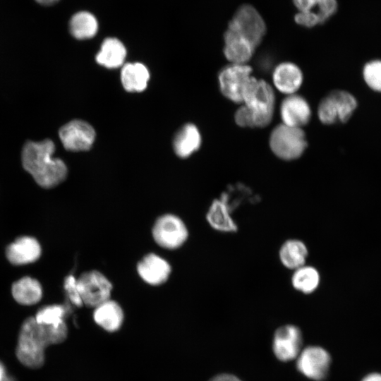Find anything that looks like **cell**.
Listing matches in <instances>:
<instances>
[{
    "label": "cell",
    "instance_id": "cell-1",
    "mask_svg": "<svg viewBox=\"0 0 381 381\" xmlns=\"http://www.w3.org/2000/svg\"><path fill=\"white\" fill-rule=\"evenodd\" d=\"M68 334L65 324L54 327L38 323L34 317L27 318L20 329L16 356L25 366L37 369L44 363V351L50 344L63 342Z\"/></svg>",
    "mask_w": 381,
    "mask_h": 381
},
{
    "label": "cell",
    "instance_id": "cell-2",
    "mask_svg": "<svg viewBox=\"0 0 381 381\" xmlns=\"http://www.w3.org/2000/svg\"><path fill=\"white\" fill-rule=\"evenodd\" d=\"M54 143L49 139L28 141L22 150L23 168L42 188H53L65 180L68 169L63 160L54 158Z\"/></svg>",
    "mask_w": 381,
    "mask_h": 381
},
{
    "label": "cell",
    "instance_id": "cell-3",
    "mask_svg": "<svg viewBox=\"0 0 381 381\" xmlns=\"http://www.w3.org/2000/svg\"><path fill=\"white\" fill-rule=\"evenodd\" d=\"M275 95L271 85L264 80L252 77L243 97V104L234 114L241 127L263 128L272 121Z\"/></svg>",
    "mask_w": 381,
    "mask_h": 381
},
{
    "label": "cell",
    "instance_id": "cell-4",
    "mask_svg": "<svg viewBox=\"0 0 381 381\" xmlns=\"http://www.w3.org/2000/svg\"><path fill=\"white\" fill-rule=\"evenodd\" d=\"M269 145L277 157L291 161L299 158L303 154L308 143L301 128L281 123L272 131Z\"/></svg>",
    "mask_w": 381,
    "mask_h": 381
},
{
    "label": "cell",
    "instance_id": "cell-5",
    "mask_svg": "<svg viewBox=\"0 0 381 381\" xmlns=\"http://www.w3.org/2000/svg\"><path fill=\"white\" fill-rule=\"evenodd\" d=\"M357 107L356 98L344 90H334L320 102L318 115L326 125L346 122Z\"/></svg>",
    "mask_w": 381,
    "mask_h": 381
},
{
    "label": "cell",
    "instance_id": "cell-6",
    "mask_svg": "<svg viewBox=\"0 0 381 381\" xmlns=\"http://www.w3.org/2000/svg\"><path fill=\"white\" fill-rule=\"evenodd\" d=\"M228 29L249 41L255 48L262 42L266 25L263 18L251 5L241 6L230 20Z\"/></svg>",
    "mask_w": 381,
    "mask_h": 381
},
{
    "label": "cell",
    "instance_id": "cell-7",
    "mask_svg": "<svg viewBox=\"0 0 381 381\" xmlns=\"http://www.w3.org/2000/svg\"><path fill=\"white\" fill-rule=\"evenodd\" d=\"M248 64H230L219 73L218 83L222 94L234 103H243L245 90L253 75Z\"/></svg>",
    "mask_w": 381,
    "mask_h": 381
},
{
    "label": "cell",
    "instance_id": "cell-8",
    "mask_svg": "<svg viewBox=\"0 0 381 381\" xmlns=\"http://www.w3.org/2000/svg\"><path fill=\"white\" fill-rule=\"evenodd\" d=\"M152 234L157 244L168 250L180 248L188 236V231L183 221L173 214L159 217L152 226Z\"/></svg>",
    "mask_w": 381,
    "mask_h": 381
},
{
    "label": "cell",
    "instance_id": "cell-9",
    "mask_svg": "<svg viewBox=\"0 0 381 381\" xmlns=\"http://www.w3.org/2000/svg\"><path fill=\"white\" fill-rule=\"evenodd\" d=\"M80 296L83 305L95 308L110 299L112 284L100 272L90 270L77 279Z\"/></svg>",
    "mask_w": 381,
    "mask_h": 381
},
{
    "label": "cell",
    "instance_id": "cell-10",
    "mask_svg": "<svg viewBox=\"0 0 381 381\" xmlns=\"http://www.w3.org/2000/svg\"><path fill=\"white\" fill-rule=\"evenodd\" d=\"M59 136L67 150L85 151L94 143L95 131L88 123L76 119L63 126L59 131Z\"/></svg>",
    "mask_w": 381,
    "mask_h": 381
},
{
    "label": "cell",
    "instance_id": "cell-11",
    "mask_svg": "<svg viewBox=\"0 0 381 381\" xmlns=\"http://www.w3.org/2000/svg\"><path fill=\"white\" fill-rule=\"evenodd\" d=\"M331 358L324 349L308 346L299 355L296 366L298 371L307 377L321 380L327 375Z\"/></svg>",
    "mask_w": 381,
    "mask_h": 381
},
{
    "label": "cell",
    "instance_id": "cell-12",
    "mask_svg": "<svg viewBox=\"0 0 381 381\" xmlns=\"http://www.w3.org/2000/svg\"><path fill=\"white\" fill-rule=\"evenodd\" d=\"M301 344L300 329L294 325H284L275 332L273 351L278 359L288 361L298 356Z\"/></svg>",
    "mask_w": 381,
    "mask_h": 381
},
{
    "label": "cell",
    "instance_id": "cell-13",
    "mask_svg": "<svg viewBox=\"0 0 381 381\" xmlns=\"http://www.w3.org/2000/svg\"><path fill=\"white\" fill-rule=\"evenodd\" d=\"M282 123L301 128L308 123L311 118V109L308 101L297 94L289 95L279 107Z\"/></svg>",
    "mask_w": 381,
    "mask_h": 381
},
{
    "label": "cell",
    "instance_id": "cell-14",
    "mask_svg": "<svg viewBox=\"0 0 381 381\" xmlns=\"http://www.w3.org/2000/svg\"><path fill=\"white\" fill-rule=\"evenodd\" d=\"M136 267L140 278L152 286L164 284L171 272V265L165 259L152 253L145 255L138 262Z\"/></svg>",
    "mask_w": 381,
    "mask_h": 381
},
{
    "label": "cell",
    "instance_id": "cell-15",
    "mask_svg": "<svg viewBox=\"0 0 381 381\" xmlns=\"http://www.w3.org/2000/svg\"><path fill=\"white\" fill-rule=\"evenodd\" d=\"M303 80L301 70L291 62L280 63L272 73V80L275 87L287 95L295 94L301 86Z\"/></svg>",
    "mask_w": 381,
    "mask_h": 381
},
{
    "label": "cell",
    "instance_id": "cell-16",
    "mask_svg": "<svg viewBox=\"0 0 381 381\" xmlns=\"http://www.w3.org/2000/svg\"><path fill=\"white\" fill-rule=\"evenodd\" d=\"M224 54L231 64H247L255 47L246 38L227 29L224 35Z\"/></svg>",
    "mask_w": 381,
    "mask_h": 381
},
{
    "label": "cell",
    "instance_id": "cell-17",
    "mask_svg": "<svg viewBox=\"0 0 381 381\" xmlns=\"http://www.w3.org/2000/svg\"><path fill=\"white\" fill-rule=\"evenodd\" d=\"M6 257L12 264L20 265L33 262L41 254L37 241L30 236H22L10 244L6 251Z\"/></svg>",
    "mask_w": 381,
    "mask_h": 381
},
{
    "label": "cell",
    "instance_id": "cell-18",
    "mask_svg": "<svg viewBox=\"0 0 381 381\" xmlns=\"http://www.w3.org/2000/svg\"><path fill=\"white\" fill-rule=\"evenodd\" d=\"M123 318L121 307L111 298L95 307L93 312L95 322L102 329L110 332L119 329Z\"/></svg>",
    "mask_w": 381,
    "mask_h": 381
},
{
    "label": "cell",
    "instance_id": "cell-19",
    "mask_svg": "<svg viewBox=\"0 0 381 381\" xmlns=\"http://www.w3.org/2000/svg\"><path fill=\"white\" fill-rule=\"evenodd\" d=\"M206 219L212 229L219 232L230 234L238 230V226L231 217V211L220 198L212 202Z\"/></svg>",
    "mask_w": 381,
    "mask_h": 381
},
{
    "label": "cell",
    "instance_id": "cell-20",
    "mask_svg": "<svg viewBox=\"0 0 381 381\" xmlns=\"http://www.w3.org/2000/svg\"><path fill=\"white\" fill-rule=\"evenodd\" d=\"M126 49L124 44L116 37H107L102 43L96 55V61L108 68H116L123 66Z\"/></svg>",
    "mask_w": 381,
    "mask_h": 381
},
{
    "label": "cell",
    "instance_id": "cell-21",
    "mask_svg": "<svg viewBox=\"0 0 381 381\" xmlns=\"http://www.w3.org/2000/svg\"><path fill=\"white\" fill-rule=\"evenodd\" d=\"M201 142V135L196 126L187 123L176 134L173 147L176 155L186 158L200 148Z\"/></svg>",
    "mask_w": 381,
    "mask_h": 381
},
{
    "label": "cell",
    "instance_id": "cell-22",
    "mask_svg": "<svg viewBox=\"0 0 381 381\" xmlns=\"http://www.w3.org/2000/svg\"><path fill=\"white\" fill-rule=\"evenodd\" d=\"M308 249L306 243L299 239H288L279 250L281 263L287 269L295 270L306 265Z\"/></svg>",
    "mask_w": 381,
    "mask_h": 381
},
{
    "label": "cell",
    "instance_id": "cell-23",
    "mask_svg": "<svg viewBox=\"0 0 381 381\" xmlns=\"http://www.w3.org/2000/svg\"><path fill=\"white\" fill-rule=\"evenodd\" d=\"M150 73L141 63H128L123 65L121 80L123 88L128 92H142L147 86Z\"/></svg>",
    "mask_w": 381,
    "mask_h": 381
},
{
    "label": "cell",
    "instance_id": "cell-24",
    "mask_svg": "<svg viewBox=\"0 0 381 381\" xmlns=\"http://www.w3.org/2000/svg\"><path fill=\"white\" fill-rule=\"evenodd\" d=\"M99 24L97 18L92 13L81 11L74 13L71 18L68 28L71 35L77 40H87L95 36Z\"/></svg>",
    "mask_w": 381,
    "mask_h": 381
},
{
    "label": "cell",
    "instance_id": "cell-25",
    "mask_svg": "<svg viewBox=\"0 0 381 381\" xmlns=\"http://www.w3.org/2000/svg\"><path fill=\"white\" fill-rule=\"evenodd\" d=\"M12 294L18 303L30 306L37 303L41 299L42 290L38 281L25 277L13 284Z\"/></svg>",
    "mask_w": 381,
    "mask_h": 381
},
{
    "label": "cell",
    "instance_id": "cell-26",
    "mask_svg": "<svg viewBox=\"0 0 381 381\" xmlns=\"http://www.w3.org/2000/svg\"><path fill=\"white\" fill-rule=\"evenodd\" d=\"M291 282L295 290L310 294L319 286L320 275L315 267L305 265L294 270Z\"/></svg>",
    "mask_w": 381,
    "mask_h": 381
},
{
    "label": "cell",
    "instance_id": "cell-27",
    "mask_svg": "<svg viewBox=\"0 0 381 381\" xmlns=\"http://www.w3.org/2000/svg\"><path fill=\"white\" fill-rule=\"evenodd\" d=\"M69 312L67 306L50 305L40 308L34 318L38 323L59 327L65 324V317Z\"/></svg>",
    "mask_w": 381,
    "mask_h": 381
},
{
    "label": "cell",
    "instance_id": "cell-28",
    "mask_svg": "<svg viewBox=\"0 0 381 381\" xmlns=\"http://www.w3.org/2000/svg\"><path fill=\"white\" fill-rule=\"evenodd\" d=\"M252 195L249 188L241 183H237L234 186H230L227 190L224 192L219 198L226 205L232 212L240 203L246 198Z\"/></svg>",
    "mask_w": 381,
    "mask_h": 381
},
{
    "label": "cell",
    "instance_id": "cell-29",
    "mask_svg": "<svg viewBox=\"0 0 381 381\" xmlns=\"http://www.w3.org/2000/svg\"><path fill=\"white\" fill-rule=\"evenodd\" d=\"M363 78L373 90L381 92V61L375 60L366 64L363 68Z\"/></svg>",
    "mask_w": 381,
    "mask_h": 381
},
{
    "label": "cell",
    "instance_id": "cell-30",
    "mask_svg": "<svg viewBox=\"0 0 381 381\" xmlns=\"http://www.w3.org/2000/svg\"><path fill=\"white\" fill-rule=\"evenodd\" d=\"M64 286L68 301L76 307L82 306L83 303L79 294L77 279L73 275H68L65 279Z\"/></svg>",
    "mask_w": 381,
    "mask_h": 381
},
{
    "label": "cell",
    "instance_id": "cell-31",
    "mask_svg": "<svg viewBox=\"0 0 381 381\" xmlns=\"http://www.w3.org/2000/svg\"><path fill=\"white\" fill-rule=\"evenodd\" d=\"M316 7L321 24L327 20L337 11L336 0H316Z\"/></svg>",
    "mask_w": 381,
    "mask_h": 381
},
{
    "label": "cell",
    "instance_id": "cell-32",
    "mask_svg": "<svg viewBox=\"0 0 381 381\" xmlns=\"http://www.w3.org/2000/svg\"><path fill=\"white\" fill-rule=\"evenodd\" d=\"M297 24L306 28H312L321 24L318 13L313 11H299L294 17Z\"/></svg>",
    "mask_w": 381,
    "mask_h": 381
},
{
    "label": "cell",
    "instance_id": "cell-33",
    "mask_svg": "<svg viewBox=\"0 0 381 381\" xmlns=\"http://www.w3.org/2000/svg\"><path fill=\"white\" fill-rule=\"evenodd\" d=\"M299 11H313L316 6V0H293Z\"/></svg>",
    "mask_w": 381,
    "mask_h": 381
},
{
    "label": "cell",
    "instance_id": "cell-34",
    "mask_svg": "<svg viewBox=\"0 0 381 381\" xmlns=\"http://www.w3.org/2000/svg\"><path fill=\"white\" fill-rule=\"evenodd\" d=\"M210 381H241L233 375L221 374L214 377Z\"/></svg>",
    "mask_w": 381,
    "mask_h": 381
},
{
    "label": "cell",
    "instance_id": "cell-35",
    "mask_svg": "<svg viewBox=\"0 0 381 381\" xmlns=\"http://www.w3.org/2000/svg\"><path fill=\"white\" fill-rule=\"evenodd\" d=\"M361 381H381V373H371L365 375Z\"/></svg>",
    "mask_w": 381,
    "mask_h": 381
},
{
    "label": "cell",
    "instance_id": "cell-36",
    "mask_svg": "<svg viewBox=\"0 0 381 381\" xmlns=\"http://www.w3.org/2000/svg\"><path fill=\"white\" fill-rule=\"evenodd\" d=\"M0 381H14L7 374L4 365L0 361Z\"/></svg>",
    "mask_w": 381,
    "mask_h": 381
},
{
    "label": "cell",
    "instance_id": "cell-37",
    "mask_svg": "<svg viewBox=\"0 0 381 381\" xmlns=\"http://www.w3.org/2000/svg\"><path fill=\"white\" fill-rule=\"evenodd\" d=\"M59 0H35L38 4L44 6H51L57 3Z\"/></svg>",
    "mask_w": 381,
    "mask_h": 381
}]
</instances>
